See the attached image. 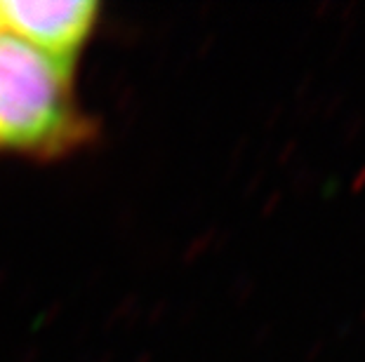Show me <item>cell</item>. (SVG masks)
Wrapping results in <instances>:
<instances>
[{"mask_svg": "<svg viewBox=\"0 0 365 362\" xmlns=\"http://www.w3.org/2000/svg\"><path fill=\"white\" fill-rule=\"evenodd\" d=\"M281 198H283V191H281V188H276L274 193H271V196L267 198V203H264V214L274 212V210H276V205L281 203Z\"/></svg>", "mask_w": 365, "mask_h": 362, "instance_id": "14", "label": "cell"}, {"mask_svg": "<svg viewBox=\"0 0 365 362\" xmlns=\"http://www.w3.org/2000/svg\"><path fill=\"white\" fill-rule=\"evenodd\" d=\"M361 320H365V304H363V308H361Z\"/></svg>", "mask_w": 365, "mask_h": 362, "instance_id": "21", "label": "cell"}, {"mask_svg": "<svg viewBox=\"0 0 365 362\" xmlns=\"http://www.w3.org/2000/svg\"><path fill=\"white\" fill-rule=\"evenodd\" d=\"M332 7H335V0H318V3L312 5V12L316 19H323L325 14L332 12Z\"/></svg>", "mask_w": 365, "mask_h": 362, "instance_id": "12", "label": "cell"}, {"mask_svg": "<svg viewBox=\"0 0 365 362\" xmlns=\"http://www.w3.org/2000/svg\"><path fill=\"white\" fill-rule=\"evenodd\" d=\"M99 17L95 0H5L0 3V28L34 45L61 64H73Z\"/></svg>", "mask_w": 365, "mask_h": 362, "instance_id": "2", "label": "cell"}, {"mask_svg": "<svg viewBox=\"0 0 365 362\" xmlns=\"http://www.w3.org/2000/svg\"><path fill=\"white\" fill-rule=\"evenodd\" d=\"M297 151H299V139H297V137H290V139H287V142L281 146V151H278L276 163H278V165H285L287 160H290Z\"/></svg>", "mask_w": 365, "mask_h": 362, "instance_id": "9", "label": "cell"}, {"mask_svg": "<svg viewBox=\"0 0 365 362\" xmlns=\"http://www.w3.org/2000/svg\"><path fill=\"white\" fill-rule=\"evenodd\" d=\"M356 14H359V0H346V3L339 7L341 24H351V21H356Z\"/></svg>", "mask_w": 365, "mask_h": 362, "instance_id": "10", "label": "cell"}, {"mask_svg": "<svg viewBox=\"0 0 365 362\" xmlns=\"http://www.w3.org/2000/svg\"><path fill=\"white\" fill-rule=\"evenodd\" d=\"M83 134L71 66L0 28V151H61Z\"/></svg>", "mask_w": 365, "mask_h": 362, "instance_id": "1", "label": "cell"}, {"mask_svg": "<svg viewBox=\"0 0 365 362\" xmlns=\"http://www.w3.org/2000/svg\"><path fill=\"white\" fill-rule=\"evenodd\" d=\"M325 99H328V92H318L316 97L299 102L297 109H294V122H299V125H307L309 120H314L316 115L321 113V106H323Z\"/></svg>", "mask_w": 365, "mask_h": 362, "instance_id": "4", "label": "cell"}, {"mask_svg": "<svg viewBox=\"0 0 365 362\" xmlns=\"http://www.w3.org/2000/svg\"><path fill=\"white\" fill-rule=\"evenodd\" d=\"M349 334H354V322H351V320H344V322H341V325L335 329V336H337V339H346Z\"/></svg>", "mask_w": 365, "mask_h": 362, "instance_id": "15", "label": "cell"}, {"mask_svg": "<svg viewBox=\"0 0 365 362\" xmlns=\"http://www.w3.org/2000/svg\"><path fill=\"white\" fill-rule=\"evenodd\" d=\"M356 24H359V21H351V24H341L339 33L335 38V43H332V48L328 50V57H325V66L335 64V61L341 57V52L349 48V43H351V38L356 33Z\"/></svg>", "mask_w": 365, "mask_h": 362, "instance_id": "5", "label": "cell"}, {"mask_svg": "<svg viewBox=\"0 0 365 362\" xmlns=\"http://www.w3.org/2000/svg\"><path fill=\"white\" fill-rule=\"evenodd\" d=\"M344 99H346V95L344 92H335V95H328V99L323 102V106H321V118L323 120H330V118H335V113L341 109V104H344Z\"/></svg>", "mask_w": 365, "mask_h": 362, "instance_id": "7", "label": "cell"}, {"mask_svg": "<svg viewBox=\"0 0 365 362\" xmlns=\"http://www.w3.org/2000/svg\"><path fill=\"white\" fill-rule=\"evenodd\" d=\"M309 36H312V28H307V31H302V33L297 36V41H294V48H302L307 41H309Z\"/></svg>", "mask_w": 365, "mask_h": 362, "instance_id": "18", "label": "cell"}, {"mask_svg": "<svg viewBox=\"0 0 365 362\" xmlns=\"http://www.w3.org/2000/svg\"><path fill=\"white\" fill-rule=\"evenodd\" d=\"M314 82H316V71H307L304 75H302L299 82L294 85V95H292L294 102H304V97L312 92Z\"/></svg>", "mask_w": 365, "mask_h": 362, "instance_id": "8", "label": "cell"}, {"mask_svg": "<svg viewBox=\"0 0 365 362\" xmlns=\"http://www.w3.org/2000/svg\"><path fill=\"white\" fill-rule=\"evenodd\" d=\"M283 111H285V104H276V109L271 111L269 120H267V127H271V125H274V120H278V115H281Z\"/></svg>", "mask_w": 365, "mask_h": 362, "instance_id": "17", "label": "cell"}, {"mask_svg": "<svg viewBox=\"0 0 365 362\" xmlns=\"http://www.w3.org/2000/svg\"><path fill=\"white\" fill-rule=\"evenodd\" d=\"M323 348H325V339L323 336H316L314 341L309 344V348L304 351V362H314L323 353Z\"/></svg>", "mask_w": 365, "mask_h": 362, "instance_id": "11", "label": "cell"}, {"mask_svg": "<svg viewBox=\"0 0 365 362\" xmlns=\"http://www.w3.org/2000/svg\"><path fill=\"white\" fill-rule=\"evenodd\" d=\"M363 127H365V113L359 109L351 111L346 115L344 125H341V142H354Z\"/></svg>", "mask_w": 365, "mask_h": 362, "instance_id": "6", "label": "cell"}, {"mask_svg": "<svg viewBox=\"0 0 365 362\" xmlns=\"http://www.w3.org/2000/svg\"><path fill=\"white\" fill-rule=\"evenodd\" d=\"M359 223H361V226H365V212L361 214V219H359Z\"/></svg>", "mask_w": 365, "mask_h": 362, "instance_id": "20", "label": "cell"}, {"mask_svg": "<svg viewBox=\"0 0 365 362\" xmlns=\"http://www.w3.org/2000/svg\"><path fill=\"white\" fill-rule=\"evenodd\" d=\"M259 181H262V172H259V174H257V176H255V179L250 181V188H255V186H257V183H259Z\"/></svg>", "mask_w": 365, "mask_h": 362, "instance_id": "19", "label": "cell"}, {"mask_svg": "<svg viewBox=\"0 0 365 362\" xmlns=\"http://www.w3.org/2000/svg\"><path fill=\"white\" fill-rule=\"evenodd\" d=\"M318 179H321V172H318L316 167H309L307 158L302 156L299 163L294 165V172H292V193L294 196H307L309 191L316 188Z\"/></svg>", "mask_w": 365, "mask_h": 362, "instance_id": "3", "label": "cell"}, {"mask_svg": "<svg viewBox=\"0 0 365 362\" xmlns=\"http://www.w3.org/2000/svg\"><path fill=\"white\" fill-rule=\"evenodd\" d=\"M337 188H339V179H337V176H335V179H328V181L323 183V196H332Z\"/></svg>", "mask_w": 365, "mask_h": 362, "instance_id": "16", "label": "cell"}, {"mask_svg": "<svg viewBox=\"0 0 365 362\" xmlns=\"http://www.w3.org/2000/svg\"><path fill=\"white\" fill-rule=\"evenodd\" d=\"M349 188H351V193H359V191L365 188V165L351 176V183H349Z\"/></svg>", "mask_w": 365, "mask_h": 362, "instance_id": "13", "label": "cell"}]
</instances>
